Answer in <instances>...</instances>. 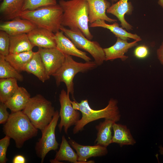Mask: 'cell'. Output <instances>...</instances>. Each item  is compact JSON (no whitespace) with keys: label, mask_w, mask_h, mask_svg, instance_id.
I'll list each match as a JSON object with an SVG mask.
<instances>
[{"label":"cell","mask_w":163,"mask_h":163,"mask_svg":"<svg viewBox=\"0 0 163 163\" xmlns=\"http://www.w3.org/2000/svg\"><path fill=\"white\" fill-rule=\"evenodd\" d=\"M59 4L63 11L62 25L69 29L78 28L88 39L93 36L89 29V8L86 0H60Z\"/></svg>","instance_id":"cell-1"},{"label":"cell","mask_w":163,"mask_h":163,"mask_svg":"<svg viewBox=\"0 0 163 163\" xmlns=\"http://www.w3.org/2000/svg\"><path fill=\"white\" fill-rule=\"evenodd\" d=\"M4 133L15 141L16 147L21 148L26 141L36 136L38 129L22 111L11 112L3 127Z\"/></svg>","instance_id":"cell-2"},{"label":"cell","mask_w":163,"mask_h":163,"mask_svg":"<svg viewBox=\"0 0 163 163\" xmlns=\"http://www.w3.org/2000/svg\"><path fill=\"white\" fill-rule=\"evenodd\" d=\"M63 14L62 8L57 4L22 11L19 17L30 21L37 27L46 29L55 33L60 30L62 26Z\"/></svg>","instance_id":"cell-3"},{"label":"cell","mask_w":163,"mask_h":163,"mask_svg":"<svg viewBox=\"0 0 163 163\" xmlns=\"http://www.w3.org/2000/svg\"><path fill=\"white\" fill-rule=\"evenodd\" d=\"M118 102L116 99L111 98L105 108L99 110H94L91 107L87 99L78 103L79 110L82 113V117L75 125L73 133L75 134L82 131L87 124L99 119L104 118L115 122L119 121L121 115Z\"/></svg>","instance_id":"cell-4"},{"label":"cell","mask_w":163,"mask_h":163,"mask_svg":"<svg viewBox=\"0 0 163 163\" xmlns=\"http://www.w3.org/2000/svg\"><path fill=\"white\" fill-rule=\"evenodd\" d=\"M22 111L41 131L51 121L56 111L51 102L40 94L31 97Z\"/></svg>","instance_id":"cell-5"},{"label":"cell","mask_w":163,"mask_h":163,"mask_svg":"<svg viewBox=\"0 0 163 163\" xmlns=\"http://www.w3.org/2000/svg\"><path fill=\"white\" fill-rule=\"evenodd\" d=\"M65 60L59 69L53 75L57 86L61 82L65 83L67 92L74 98V84L73 80L79 72H87L96 68L98 65L94 61L78 62L74 60L71 56L65 54Z\"/></svg>","instance_id":"cell-6"},{"label":"cell","mask_w":163,"mask_h":163,"mask_svg":"<svg viewBox=\"0 0 163 163\" xmlns=\"http://www.w3.org/2000/svg\"><path fill=\"white\" fill-rule=\"evenodd\" d=\"M60 30L63 32L78 48L89 53L98 66L101 65L105 61L103 48L98 42L91 41L87 38L79 29H68L62 26Z\"/></svg>","instance_id":"cell-7"},{"label":"cell","mask_w":163,"mask_h":163,"mask_svg":"<svg viewBox=\"0 0 163 163\" xmlns=\"http://www.w3.org/2000/svg\"><path fill=\"white\" fill-rule=\"evenodd\" d=\"M60 117L56 110L50 123L42 131V136L36 144L35 149L37 156L43 163L47 154L50 151L56 150L59 144L55 136V129Z\"/></svg>","instance_id":"cell-8"},{"label":"cell","mask_w":163,"mask_h":163,"mask_svg":"<svg viewBox=\"0 0 163 163\" xmlns=\"http://www.w3.org/2000/svg\"><path fill=\"white\" fill-rule=\"evenodd\" d=\"M59 102L60 108L59 115L60 118L58 127L60 132L62 128L65 133L67 134L68 129L72 126L75 125L80 119V113L78 110L73 107L69 94L63 89L59 95Z\"/></svg>","instance_id":"cell-9"},{"label":"cell","mask_w":163,"mask_h":163,"mask_svg":"<svg viewBox=\"0 0 163 163\" xmlns=\"http://www.w3.org/2000/svg\"><path fill=\"white\" fill-rule=\"evenodd\" d=\"M38 52L50 76L59 69L65 60V54L56 47H39Z\"/></svg>","instance_id":"cell-10"},{"label":"cell","mask_w":163,"mask_h":163,"mask_svg":"<svg viewBox=\"0 0 163 163\" xmlns=\"http://www.w3.org/2000/svg\"><path fill=\"white\" fill-rule=\"evenodd\" d=\"M69 139L68 141L76 151L80 163H94V161H87V160L90 158L102 156L108 153L107 147L96 145L92 146L82 145L69 137Z\"/></svg>","instance_id":"cell-11"},{"label":"cell","mask_w":163,"mask_h":163,"mask_svg":"<svg viewBox=\"0 0 163 163\" xmlns=\"http://www.w3.org/2000/svg\"><path fill=\"white\" fill-rule=\"evenodd\" d=\"M64 34L61 30L55 33L56 47L65 54L80 58L85 62L91 61V59L87 55V53L79 50Z\"/></svg>","instance_id":"cell-12"},{"label":"cell","mask_w":163,"mask_h":163,"mask_svg":"<svg viewBox=\"0 0 163 163\" xmlns=\"http://www.w3.org/2000/svg\"><path fill=\"white\" fill-rule=\"evenodd\" d=\"M27 34L34 46L43 48L56 47L55 34L48 30L37 27Z\"/></svg>","instance_id":"cell-13"},{"label":"cell","mask_w":163,"mask_h":163,"mask_svg":"<svg viewBox=\"0 0 163 163\" xmlns=\"http://www.w3.org/2000/svg\"><path fill=\"white\" fill-rule=\"evenodd\" d=\"M127 40H123L117 37L115 43L108 48H103L105 54V61L112 60L120 59L122 61H125L128 56L125 54L129 49L138 45V40H134L131 42Z\"/></svg>","instance_id":"cell-14"},{"label":"cell","mask_w":163,"mask_h":163,"mask_svg":"<svg viewBox=\"0 0 163 163\" xmlns=\"http://www.w3.org/2000/svg\"><path fill=\"white\" fill-rule=\"evenodd\" d=\"M37 27L36 25L30 21L18 17L1 23L0 30L5 32L11 36L27 34Z\"/></svg>","instance_id":"cell-15"},{"label":"cell","mask_w":163,"mask_h":163,"mask_svg":"<svg viewBox=\"0 0 163 163\" xmlns=\"http://www.w3.org/2000/svg\"><path fill=\"white\" fill-rule=\"evenodd\" d=\"M89 8V22L91 24L98 20H103L109 22H114L116 19L108 17L106 14L107 9L110 6L106 0H86Z\"/></svg>","instance_id":"cell-16"},{"label":"cell","mask_w":163,"mask_h":163,"mask_svg":"<svg viewBox=\"0 0 163 163\" xmlns=\"http://www.w3.org/2000/svg\"><path fill=\"white\" fill-rule=\"evenodd\" d=\"M128 0H119L115 3L110 6L107 9V13L116 16L120 23L122 28L127 30L133 29V26L129 23L125 18L126 14H130L133 7Z\"/></svg>","instance_id":"cell-17"},{"label":"cell","mask_w":163,"mask_h":163,"mask_svg":"<svg viewBox=\"0 0 163 163\" xmlns=\"http://www.w3.org/2000/svg\"><path fill=\"white\" fill-rule=\"evenodd\" d=\"M24 71L31 73L43 82L50 79L46 68L38 52H35L33 56L26 66Z\"/></svg>","instance_id":"cell-18"},{"label":"cell","mask_w":163,"mask_h":163,"mask_svg":"<svg viewBox=\"0 0 163 163\" xmlns=\"http://www.w3.org/2000/svg\"><path fill=\"white\" fill-rule=\"evenodd\" d=\"M30 98V94L25 88L19 87L14 94L5 103L11 112L22 111Z\"/></svg>","instance_id":"cell-19"},{"label":"cell","mask_w":163,"mask_h":163,"mask_svg":"<svg viewBox=\"0 0 163 163\" xmlns=\"http://www.w3.org/2000/svg\"><path fill=\"white\" fill-rule=\"evenodd\" d=\"M113 135L112 143H116L122 147L125 145H135L136 142L130 131L126 125L114 123L113 126Z\"/></svg>","instance_id":"cell-20"},{"label":"cell","mask_w":163,"mask_h":163,"mask_svg":"<svg viewBox=\"0 0 163 163\" xmlns=\"http://www.w3.org/2000/svg\"><path fill=\"white\" fill-rule=\"evenodd\" d=\"M90 27H100L107 29L117 37L122 39L128 40L130 38L139 41L142 40L140 37L137 34L128 32L122 27H120L118 24L116 22L112 24H108L106 23L104 20H98L91 24Z\"/></svg>","instance_id":"cell-21"},{"label":"cell","mask_w":163,"mask_h":163,"mask_svg":"<svg viewBox=\"0 0 163 163\" xmlns=\"http://www.w3.org/2000/svg\"><path fill=\"white\" fill-rule=\"evenodd\" d=\"M115 122L110 120L105 119L104 121L96 126L97 132V137L94 142L95 145L107 147L111 143L113 136L112 129Z\"/></svg>","instance_id":"cell-22"},{"label":"cell","mask_w":163,"mask_h":163,"mask_svg":"<svg viewBox=\"0 0 163 163\" xmlns=\"http://www.w3.org/2000/svg\"><path fill=\"white\" fill-rule=\"evenodd\" d=\"M65 136L63 135L59 150L57 152L54 159L50 160L51 163H60V161H67L72 163H80L78 156L71 146Z\"/></svg>","instance_id":"cell-23"},{"label":"cell","mask_w":163,"mask_h":163,"mask_svg":"<svg viewBox=\"0 0 163 163\" xmlns=\"http://www.w3.org/2000/svg\"><path fill=\"white\" fill-rule=\"evenodd\" d=\"M25 0H3L0 5V12L4 18L12 20L19 17Z\"/></svg>","instance_id":"cell-24"},{"label":"cell","mask_w":163,"mask_h":163,"mask_svg":"<svg viewBox=\"0 0 163 163\" xmlns=\"http://www.w3.org/2000/svg\"><path fill=\"white\" fill-rule=\"evenodd\" d=\"M9 36V53L32 51L34 46L30 40L27 34Z\"/></svg>","instance_id":"cell-25"},{"label":"cell","mask_w":163,"mask_h":163,"mask_svg":"<svg viewBox=\"0 0 163 163\" xmlns=\"http://www.w3.org/2000/svg\"><path fill=\"white\" fill-rule=\"evenodd\" d=\"M34 53L32 50L18 53H9L5 56V58L17 70L20 72L24 71L26 66Z\"/></svg>","instance_id":"cell-26"},{"label":"cell","mask_w":163,"mask_h":163,"mask_svg":"<svg viewBox=\"0 0 163 163\" xmlns=\"http://www.w3.org/2000/svg\"><path fill=\"white\" fill-rule=\"evenodd\" d=\"M14 78L0 79V102L5 103L16 92L18 86Z\"/></svg>","instance_id":"cell-27"},{"label":"cell","mask_w":163,"mask_h":163,"mask_svg":"<svg viewBox=\"0 0 163 163\" xmlns=\"http://www.w3.org/2000/svg\"><path fill=\"white\" fill-rule=\"evenodd\" d=\"M14 78L22 82L23 75L6 61L5 56L0 55V78Z\"/></svg>","instance_id":"cell-28"},{"label":"cell","mask_w":163,"mask_h":163,"mask_svg":"<svg viewBox=\"0 0 163 163\" xmlns=\"http://www.w3.org/2000/svg\"><path fill=\"white\" fill-rule=\"evenodd\" d=\"M57 4L56 0H25L22 11Z\"/></svg>","instance_id":"cell-29"},{"label":"cell","mask_w":163,"mask_h":163,"mask_svg":"<svg viewBox=\"0 0 163 163\" xmlns=\"http://www.w3.org/2000/svg\"><path fill=\"white\" fill-rule=\"evenodd\" d=\"M10 42L9 35L0 30V55L5 56L9 54Z\"/></svg>","instance_id":"cell-30"},{"label":"cell","mask_w":163,"mask_h":163,"mask_svg":"<svg viewBox=\"0 0 163 163\" xmlns=\"http://www.w3.org/2000/svg\"><path fill=\"white\" fill-rule=\"evenodd\" d=\"M10 138L5 135L0 140V163H5L8 160L6 157L7 149L9 145Z\"/></svg>","instance_id":"cell-31"},{"label":"cell","mask_w":163,"mask_h":163,"mask_svg":"<svg viewBox=\"0 0 163 163\" xmlns=\"http://www.w3.org/2000/svg\"><path fill=\"white\" fill-rule=\"evenodd\" d=\"M149 53L148 48L144 45L138 46L135 49L134 54L135 56L139 59L146 58Z\"/></svg>","instance_id":"cell-32"},{"label":"cell","mask_w":163,"mask_h":163,"mask_svg":"<svg viewBox=\"0 0 163 163\" xmlns=\"http://www.w3.org/2000/svg\"><path fill=\"white\" fill-rule=\"evenodd\" d=\"M8 108L4 103H0V124H5L7 121L10 114L7 110Z\"/></svg>","instance_id":"cell-33"},{"label":"cell","mask_w":163,"mask_h":163,"mask_svg":"<svg viewBox=\"0 0 163 163\" xmlns=\"http://www.w3.org/2000/svg\"><path fill=\"white\" fill-rule=\"evenodd\" d=\"M157 57L160 63L163 65V40L156 51Z\"/></svg>","instance_id":"cell-34"},{"label":"cell","mask_w":163,"mask_h":163,"mask_svg":"<svg viewBox=\"0 0 163 163\" xmlns=\"http://www.w3.org/2000/svg\"><path fill=\"white\" fill-rule=\"evenodd\" d=\"M26 162V159L25 157L21 155H18L15 156L13 158L12 163H25Z\"/></svg>","instance_id":"cell-35"},{"label":"cell","mask_w":163,"mask_h":163,"mask_svg":"<svg viewBox=\"0 0 163 163\" xmlns=\"http://www.w3.org/2000/svg\"><path fill=\"white\" fill-rule=\"evenodd\" d=\"M71 104L73 108L76 110H79V107L78 103L75 101V100L73 101H71Z\"/></svg>","instance_id":"cell-36"},{"label":"cell","mask_w":163,"mask_h":163,"mask_svg":"<svg viewBox=\"0 0 163 163\" xmlns=\"http://www.w3.org/2000/svg\"><path fill=\"white\" fill-rule=\"evenodd\" d=\"M158 3L163 8V0H158Z\"/></svg>","instance_id":"cell-37"},{"label":"cell","mask_w":163,"mask_h":163,"mask_svg":"<svg viewBox=\"0 0 163 163\" xmlns=\"http://www.w3.org/2000/svg\"><path fill=\"white\" fill-rule=\"evenodd\" d=\"M159 152L160 154L161 155H163V147L161 145L159 146Z\"/></svg>","instance_id":"cell-38"},{"label":"cell","mask_w":163,"mask_h":163,"mask_svg":"<svg viewBox=\"0 0 163 163\" xmlns=\"http://www.w3.org/2000/svg\"><path fill=\"white\" fill-rule=\"evenodd\" d=\"M112 2H116L118 1V0H111Z\"/></svg>","instance_id":"cell-39"}]
</instances>
